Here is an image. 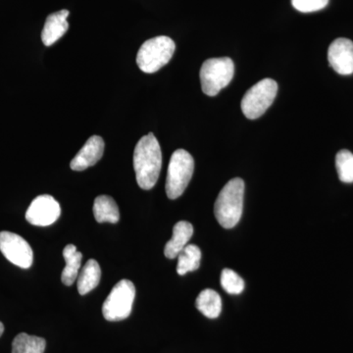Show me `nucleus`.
I'll return each instance as SVG.
<instances>
[{"label": "nucleus", "mask_w": 353, "mask_h": 353, "mask_svg": "<svg viewBox=\"0 0 353 353\" xmlns=\"http://www.w3.org/2000/svg\"><path fill=\"white\" fill-rule=\"evenodd\" d=\"M178 264H176V273L183 276L189 272L197 270L201 266V252L199 246L188 245L179 253Z\"/></svg>", "instance_id": "18"}, {"label": "nucleus", "mask_w": 353, "mask_h": 353, "mask_svg": "<svg viewBox=\"0 0 353 353\" xmlns=\"http://www.w3.org/2000/svg\"><path fill=\"white\" fill-rule=\"evenodd\" d=\"M329 0H292V6L299 12L311 13L322 10L328 6Z\"/></svg>", "instance_id": "22"}, {"label": "nucleus", "mask_w": 353, "mask_h": 353, "mask_svg": "<svg viewBox=\"0 0 353 353\" xmlns=\"http://www.w3.org/2000/svg\"><path fill=\"white\" fill-rule=\"evenodd\" d=\"M68 16V10H61L50 14L46 18L43 32H41V41L44 46H52L66 34L69 29L68 21H67Z\"/></svg>", "instance_id": "12"}, {"label": "nucleus", "mask_w": 353, "mask_h": 353, "mask_svg": "<svg viewBox=\"0 0 353 353\" xmlns=\"http://www.w3.org/2000/svg\"><path fill=\"white\" fill-rule=\"evenodd\" d=\"M61 215L59 202L54 197L43 194L32 201L26 212V219L34 226H50Z\"/></svg>", "instance_id": "9"}, {"label": "nucleus", "mask_w": 353, "mask_h": 353, "mask_svg": "<svg viewBox=\"0 0 353 353\" xmlns=\"http://www.w3.org/2000/svg\"><path fill=\"white\" fill-rule=\"evenodd\" d=\"M221 285L230 294H240L245 290V281L231 269H224L221 274Z\"/></svg>", "instance_id": "21"}, {"label": "nucleus", "mask_w": 353, "mask_h": 353, "mask_svg": "<svg viewBox=\"0 0 353 353\" xmlns=\"http://www.w3.org/2000/svg\"><path fill=\"white\" fill-rule=\"evenodd\" d=\"M101 279V269L99 262L94 259H90L83 267V270L78 276L79 294L81 296H85L88 292H92L99 285Z\"/></svg>", "instance_id": "14"}, {"label": "nucleus", "mask_w": 353, "mask_h": 353, "mask_svg": "<svg viewBox=\"0 0 353 353\" xmlns=\"http://www.w3.org/2000/svg\"><path fill=\"white\" fill-rule=\"evenodd\" d=\"M46 347L44 339L22 333L14 339L12 353H43Z\"/></svg>", "instance_id": "19"}, {"label": "nucleus", "mask_w": 353, "mask_h": 353, "mask_svg": "<svg viewBox=\"0 0 353 353\" xmlns=\"http://www.w3.org/2000/svg\"><path fill=\"white\" fill-rule=\"evenodd\" d=\"M104 152V141L101 137L92 136L88 139L82 150L72 160V170L83 171L94 166L101 159Z\"/></svg>", "instance_id": "11"}, {"label": "nucleus", "mask_w": 353, "mask_h": 353, "mask_svg": "<svg viewBox=\"0 0 353 353\" xmlns=\"http://www.w3.org/2000/svg\"><path fill=\"white\" fill-rule=\"evenodd\" d=\"M0 252L16 266L28 269L32 266L34 253L31 245L19 234L0 232Z\"/></svg>", "instance_id": "8"}, {"label": "nucleus", "mask_w": 353, "mask_h": 353, "mask_svg": "<svg viewBox=\"0 0 353 353\" xmlns=\"http://www.w3.org/2000/svg\"><path fill=\"white\" fill-rule=\"evenodd\" d=\"M194 160L187 150H176L172 154L166 179V194L170 199L180 197L194 175Z\"/></svg>", "instance_id": "5"}, {"label": "nucleus", "mask_w": 353, "mask_h": 353, "mask_svg": "<svg viewBox=\"0 0 353 353\" xmlns=\"http://www.w3.org/2000/svg\"><path fill=\"white\" fill-rule=\"evenodd\" d=\"M134 168L137 182L143 190H152L157 185L162 168V152L152 132L139 139L134 152Z\"/></svg>", "instance_id": "1"}, {"label": "nucleus", "mask_w": 353, "mask_h": 353, "mask_svg": "<svg viewBox=\"0 0 353 353\" xmlns=\"http://www.w3.org/2000/svg\"><path fill=\"white\" fill-rule=\"evenodd\" d=\"M245 182L241 178L232 179L225 185L215 201L214 214L225 229H232L240 222L243 209Z\"/></svg>", "instance_id": "2"}, {"label": "nucleus", "mask_w": 353, "mask_h": 353, "mask_svg": "<svg viewBox=\"0 0 353 353\" xmlns=\"http://www.w3.org/2000/svg\"><path fill=\"white\" fill-rule=\"evenodd\" d=\"M194 234V227L187 221H180L176 223L173 229V236L164 248V254L167 259H176L179 253L188 245Z\"/></svg>", "instance_id": "13"}, {"label": "nucleus", "mask_w": 353, "mask_h": 353, "mask_svg": "<svg viewBox=\"0 0 353 353\" xmlns=\"http://www.w3.org/2000/svg\"><path fill=\"white\" fill-rule=\"evenodd\" d=\"M4 332V326L3 324H2L1 322H0V336H2V334H3Z\"/></svg>", "instance_id": "23"}, {"label": "nucleus", "mask_w": 353, "mask_h": 353, "mask_svg": "<svg viewBox=\"0 0 353 353\" xmlns=\"http://www.w3.org/2000/svg\"><path fill=\"white\" fill-rule=\"evenodd\" d=\"M277 92V82L263 79L246 92L241 101V111L248 119H259L273 104Z\"/></svg>", "instance_id": "6"}, {"label": "nucleus", "mask_w": 353, "mask_h": 353, "mask_svg": "<svg viewBox=\"0 0 353 353\" xmlns=\"http://www.w3.org/2000/svg\"><path fill=\"white\" fill-rule=\"evenodd\" d=\"M175 50V43L169 37L160 36L148 39L139 48L137 64L145 73H155L168 64Z\"/></svg>", "instance_id": "3"}, {"label": "nucleus", "mask_w": 353, "mask_h": 353, "mask_svg": "<svg viewBox=\"0 0 353 353\" xmlns=\"http://www.w3.org/2000/svg\"><path fill=\"white\" fill-rule=\"evenodd\" d=\"M330 66L340 75L353 74V43L350 39H334L328 50Z\"/></svg>", "instance_id": "10"}, {"label": "nucleus", "mask_w": 353, "mask_h": 353, "mask_svg": "<svg viewBox=\"0 0 353 353\" xmlns=\"http://www.w3.org/2000/svg\"><path fill=\"white\" fill-rule=\"evenodd\" d=\"M63 257L66 266L62 271L61 281L65 285H72L78 279L79 270L82 264L83 254L78 252L74 245H68L63 250Z\"/></svg>", "instance_id": "16"}, {"label": "nucleus", "mask_w": 353, "mask_h": 353, "mask_svg": "<svg viewBox=\"0 0 353 353\" xmlns=\"http://www.w3.org/2000/svg\"><path fill=\"white\" fill-rule=\"evenodd\" d=\"M234 75V64L229 57L210 58L202 64L201 82L202 92L215 97L226 88Z\"/></svg>", "instance_id": "4"}, {"label": "nucleus", "mask_w": 353, "mask_h": 353, "mask_svg": "<svg viewBox=\"0 0 353 353\" xmlns=\"http://www.w3.org/2000/svg\"><path fill=\"white\" fill-rule=\"evenodd\" d=\"M136 296V288L131 281L121 280L114 285L102 306V313L108 321L117 322L127 319L132 313Z\"/></svg>", "instance_id": "7"}, {"label": "nucleus", "mask_w": 353, "mask_h": 353, "mask_svg": "<svg viewBox=\"0 0 353 353\" xmlns=\"http://www.w3.org/2000/svg\"><path fill=\"white\" fill-rule=\"evenodd\" d=\"M336 167L339 178L343 183H353V153L343 150L336 157Z\"/></svg>", "instance_id": "20"}, {"label": "nucleus", "mask_w": 353, "mask_h": 353, "mask_svg": "<svg viewBox=\"0 0 353 353\" xmlns=\"http://www.w3.org/2000/svg\"><path fill=\"white\" fill-rule=\"evenodd\" d=\"M196 306L209 319H216L222 311V301L219 294L214 290L206 289L202 290L197 296Z\"/></svg>", "instance_id": "17"}, {"label": "nucleus", "mask_w": 353, "mask_h": 353, "mask_svg": "<svg viewBox=\"0 0 353 353\" xmlns=\"http://www.w3.org/2000/svg\"><path fill=\"white\" fill-rule=\"evenodd\" d=\"M94 215L99 223L116 224L120 219L119 208L117 203L109 196H99L94 203Z\"/></svg>", "instance_id": "15"}]
</instances>
